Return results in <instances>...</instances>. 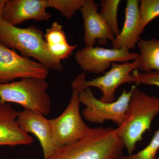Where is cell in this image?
<instances>
[{
  "label": "cell",
  "mask_w": 159,
  "mask_h": 159,
  "mask_svg": "<svg viewBox=\"0 0 159 159\" xmlns=\"http://www.w3.org/2000/svg\"><path fill=\"white\" fill-rule=\"evenodd\" d=\"M124 145L118 129H90L81 139L57 148L46 159H121Z\"/></svg>",
  "instance_id": "1"
},
{
  "label": "cell",
  "mask_w": 159,
  "mask_h": 159,
  "mask_svg": "<svg viewBox=\"0 0 159 159\" xmlns=\"http://www.w3.org/2000/svg\"><path fill=\"white\" fill-rule=\"evenodd\" d=\"M159 113V97L150 96L134 89L123 124L118 127V134L127 149L132 154L138 142L149 130L154 119Z\"/></svg>",
  "instance_id": "2"
},
{
  "label": "cell",
  "mask_w": 159,
  "mask_h": 159,
  "mask_svg": "<svg viewBox=\"0 0 159 159\" xmlns=\"http://www.w3.org/2000/svg\"><path fill=\"white\" fill-rule=\"evenodd\" d=\"M0 43L9 48L19 51L22 56L37 60L48 70L62 71L61 61L51 56L44 38L42 30L34 26L22 29L0 19Z\"/></svg>",
  "instance_id": "3"
},
{
  "label": "cell",
  "mask_w": 159,
  "mask_h": 159,
  "mask_svg": "<svg viewBox=\"0 0 159 159\" xmlns=\"http://www.w3.org/2000/svg\"><path fill=\"white\" fill-rule=\"evenodd\" d=\"M46 80L25 78L0 84V102H14L26 109L46 116L51 110V99Z\"/></svg>",
  "instance_id": "4"
},
{
  "label": "cell",
  "mask_w": 159,
  "mask_h": 159,
  "mask_svg": "<svg viewBox=\"0 0 159 159\" xmlns=\"http://www.w3.org/2000/svg\"><path fill=\"white\" fill-rule=\"evenodd\" d=\"M71 87L73 93L68 105L60 116L50 120L57 148L77 142L90 129L83 120L80 111V89L73 82Z\"/></svg>",
  "instance_id": "5"
},
{
  "label": "cell",
  "mask_w": 159,
  "mask_h": 159,
  "mask_svg": "<svg viewBox=\"0 0 159 159\" xmlns=\"http://www.w3.org/2000/svg\"><path fill=\"white\" fill-rule=\"evenodd\" d=\"M137 85L129 91L123 90L117 100L111 102H102L94 96L91 89L80 91L79 98L80 103L85 106L82 111L84 118L91 123L102 124L111 120L118 125L123 124L133 91Z\"/></svg>",
  "instance_id": "6"
},
{
  "label": "cell",
  "mask_w": 159,
  "mask_h": 159,
  "mask_svg": "<svg viewBox=\"0 0 159 159\" xmlns=\"http://www.w3.org/2000/svg\"><path fill=\"white\" fill-rule=\"evenodd\" d=\"M139 58L129 62H113L110 70L104 75L89 81L86 80V73H80L77 76L80 91L92 87H97L102 92L101 101L114 102L116 100L115 92L119 86L125 83L136 84V79L131 72L139 70Z\"/></svg>",
  "instance_id": "7"
},
{
  "label": "cell",
  "mask_w": 159,
  "mask_h": 159,
  "mask_svg": "<svg viewBox=\"0 0 159 159\" xmlns=\"http://www.w3.org/2000/svg\"><path fill=\"white\" fill-rule=\"evenodd\" d=\"M49 70L40 63L18 54L0 43V84L20 78L46 80Z\"/></svg>",
  "instance_id": "8"
},
{
  "label": "cell",
  "mask_w": 159,
  "mask_h": 159,
  "mask_svg": "<svg viewBox=\"0 0 159 159\" xmlns=\"http://www.w3.org/2000/svg\"><path fill=\"white\" fill-rule=\"evenodd\" d=\"M139 57V54L126 49L86 46L76 51L74 55L75 61L85 73L97 74H104L112 63L129 62Z\"/></svg>",
  "instance_id": "9"
},
{
  "label": "cell",
  "mask_w": 159,
  "mask_h": 159,
  "mask_svg": "<svg viewBox=\"0 0 159 159\" xmlns=\"http://www.w3.org/2000/svg\"><path fill=\"white\" fill-rule=\"evenodd\" d=\"M48 8V0H7L2 18L14 26L29 20L48 21L51 18Z\"/></svg>",
  "instance_id": "10"
},
{
  "label": "cell",
  "mask_w": 159,
  "mask_h": 159,
  "mask_svg": "<svg viewBox=\"0 0 159 159\" xmlns=\"http://www.w3.org/2000/svg\"><path fill=\"white\" fill-rule=\"evenodd\" d=\"M17 122L24 132L33 134L39 140L43 152V159L51 156L57 149L50 120L45 116L24 109L22 111H19Z\"/></svg>",
  "instance_id": "11"
},
{
  "label": "cell",
  "mask_w": 159,
  "mask_h": 159,
  "mask_svg": "<svg viewBox=\"0 0 159 159\" xmlns=\"http://www.w3.org/2000/svg\"><path fill=\"white\" fill-rule=\"evenodd\" d=\"M99 5L94 0H85L80 11L84 20V41L86 47H94L98 42L103 45L115 38L98 11Z\"/></svg>",
  "instance_id": "12"
},
{
  "label": "cell",
  "mask_w": 159,
  "mask_h": 159,
  "mask_svg": "<svg viewBox=\"0 0 159 159\" xmlns=\"http://www.w3.org/2000/svg\"><path fill=\"white\" fill-rule=\"evenodd\" d=\"M19 111L9 103L0 102V146L30 145L34 139L25 133L17 122Z\"/></svg>",
  "instance_id": "13"
},
{
  "label": "cell",
  "mask_w": 159,
  "mask_h": 159,
  "mask_svg": "<svg viewBox=\"0 0 159 159\" xmlns=\"http://www.w3.org/2000/svg\"><path fill=\"white\" fill-rule=\"evenodd\" d=\"M126 6L124 25L113 41L112 48L130 51L135 49L142 34L140 1L127 0Z\"/></svg>",
  "instance_id": "14"
},
{
  "label": "cell",
  "mask_w": 159,
  "mask_h": 159,
  "mask_svg": "<svg viewBox=\"0 0 159 159\" xmlns=\"http://www.w3.org/2000/svg\"><path fill=\"white\" fill-rule=\"evenodd\" d=\"M44 37L50 54L59 61L69 58L77 47L69 43L62 26L57 22L47 29Z\"/></svg>",
  "instance_id": "15"
},
{
  "label": "cell",
  "mask_w": 159,
  "mask_h": 159,
  "mask_svg": "<svg viewBox=\"0 0 159 159\" xmlns=\"http://www.w3.org/2000/svg\"><path fill=\"white\" fill-rule=\"evenodd\" d=\"M137 44L140 51L139 70L142 72L159 73V39L140 38Z\"/></svg>",
  "instance_id": "16"
},
{
  "label": "cell",
  "mask_w": 159,
  "mask_h": 159,
  "mask_svg": "<svg viewBox=\"0 0 159 159\" xmlns=\"http://www.w3.org/2000/svg\"><path fill=\"white\" fill-rule=\"evenodd\" d=\"M120 0H101L100 1V16L108 29L115 36L119 34L118 21V11Z\"/></svg>",
  "instance_id": "17"
},
{
  "label": "cell",
  "mask_w": 159,
  "mask_h": 159,
  "mask_svg": "<svg viewBox=\"0 0 159 159\" xmlns=\"http://www.w3.org/2000/svg\"><path fill=\"white\" fill-rule=\"evenodd\" d=\"M49 8L57 9L70 20L80 10L85 0H48Z\"/></svg>",
  "instance_id": "18"
},
{
  "label": "cell",
  "mask_w": 159,
  "mask_h": 159,
  "mask_svg": "<svg viewBox=\"0 0 159 159\" xmlns=\"http://www.w3.org/2000/svg\"><path fill=\"white\" fill-rule=\"evenodd\" d=\"M141 30L142 33L146 26L159 16V0L140 1Z\"/></svg>",
  "instance_id": "19"
},
{
  "label": "cell",
  "mask_w": 159,
  "mask_h": 159,
  "mask_svg": "<svg viewBox=\"0 0 159 159\" xmlns=\"http://www.w3.org/2000/svg\"><path fill=\"white\" fill-rule=\"evenodd\" d=\"M159 149V129L156 132L149 144L144 149L134 154L122 156L121 159H159L156 158Z\"/></svg>",
  "instance_id": "20"
},
{
  "label": "cell",
  "mask_w": 159,
  "mask_h": 159,
  "mask_svg": "<svg viewBox=\"0 0 159 159\" xmlns=\"http://www.w3.org/2000/svg\"><path fill=\"white\" fill-rule=\"evenodd\" d=\"M136 79V84L154 85L159 87V73L155 71L142 72L139 70L132 72Z\"/></svg>",
  "instance_id": "21"
},
{
  "label": "cell",
  "mask_w": 159,
  "mask_h": 159,
  "mask_svg": "<svg viewBox=\"0 0 159 159\" xmlns=\"http://www.w3.org/2000/svg\"><path fill=\"white\" fill-rule=\"evenodd\" d=\"M7 0H0V19L2 18L3 9Z\"/></svg>",
  "instance_id": "22"
}]
</instances>
